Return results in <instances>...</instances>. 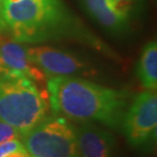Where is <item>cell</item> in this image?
Returning a JSON list of instances; mask_svg holds the SVG:
<instances>
[{
    "label": "cell",
    "instance_id": "6da1fadb",
    "mask_svg": "<svg viewBox=\"0 0 157 157\" xmlns=\"http://www.w3.org/2000/svg\"><path fill=\"white\" fill-rule=\"evenodd\" d=\"M48 101L54 115L76 122H99L110 128L121 125L131 94L81 77L47 78Z\"/></svg>",
    "mask_w": 157,
    "mask_h": 157
},
{
    "label": "cell",
    "instance_id": "7a4b0ae2",
    "mask_svg": "<svg viewBox=\"0 0 157 157\" xmlns=\"http://www.w3.org/2000/svg\"><path fill=\"white\" fill-rule=\"evenodd\" d=\"M3 18L17 42H41L81 32L61 0H5Z\"/></svg>",
    "mask_w": 157,
    "mask_h": 157
},
{
    "label": "cell",
    "instance_id": "3957f363",
    "mask_svg": "<svg viewBox=\"0 0 157 157\" xmlns=\"http://www.w3.org/2000/svg\"><path fill=\"white\" fill-rule=\"evenodd\" d=\"M48 94L21 74L0 75V119L13 127L21 137L47 117Z\"/></svg>",
    "mask_w": 157,
    "mask_h": 157
},
{
    "label": "cell",
    "instance_id": "277c9868",
    "mask_svg": "<svg viewBox=\"0 0 157 157\" xmlns=\"http://www.w3.org/2000/svg\"><path fill=\"white\" fill-rule=\"evenodd\" d=\"M21 141L32 157H81L76 127L58 115L44 118Z\"/></svg>",
    "mask_w": 157,
    "mask_h": 157
},
{
    "label": "cell",
    "instance_id": "5b68a950",
    "mask_svg": "<svg viewBox=\"0 0 157 157\" xmlns=\"http://www.w3.org/2000/svg\"><path fill=\"white\" fill-rule=\"evenodd\" d=\"M128 142L133 147H146L156 140L157 95L146 90L138 94L130 103L121 122Z\"/></svg>",
    "mask_w": 157,
    "mask_h": 157
},
{
    "label": "cell",
    "instance_id": "8992f818",
    "mask_svg": "<svg viewBox=\"0 0 157 157\" xmlns=\"http://www.w3.org/2000/svg\"><path fill=\"white\" fill-rule=\"evenodd\" d=\"M30 60L36 64L47 78L50 77H90L96 70L89 62L73 53L48 46L27 48Z\"/></svg>",
    "mask_w": 157,
    "mask_h": 157
},
{
    "label": "cell",
    "instance_id": "52a82bcc",
    "mask_svg": "<svg viewBox=\"0 0 157 157\" xmlns=\"http://www.w3.org/2000/svg\"><path fill=\"white\" fill-rule=\"evenodd\" d=\"M3 74H21L34 82L47 80L46 75L30 60L27 48L6 39L0 45V75Z\"/></svg>",
    "mask_w": 157,
    "mask_h": 157
},
{
    "label": "cell",
    "instance_id": "ba28073f",
    "mask_svg": "<svg viewBox=\"0 0 157 157\" xmlns=\"http://www.w3.org/2000/svg\"><path fill=\"white\" fill-rule=\"evenodd\" d=\"M81 157H115V141L110 132L93 122L76 128Z\"/></svg>",
    "mask_w": 157,
    "mask_h": 157
},
{
    "label": "cell",
    "instance_id": "9c48e42d",
    "mask_svg": "<svg viewBox=\"0 0 157 157\" xmlns=\"http://www.w3.org/2000/svg\"><path fill=\"white\" fill-rule=\"evenodd\" d=\"M85 11L103 29L113 34L128 30V17L118 11L111 0H81Z\"/></svg>",
    "mask_w": 157,
    "mask_h": 157
},
{
    "label": "cell",
    "instance_id": "30bf717a",
    "mask_svg": "<svg viewBox=\"0 0 157 157\" xmlns=\"http://www.w3.org/2000/svg\"><path fill=\"white\" fill-rule=\"evenodd\" d=\"M137 77L146 90L157 89V43L151 41L144 46L137 65Z\"/></svg>",
    "mask_w": 157,
    "mask_h": 157
},
{
    "label": "cell",
    "instance_id": "8fae6325",
    "mask_svg": "<svg viewBox=\"0 0 157 157\" xmlns=\"http://www.w3.org/2000/svg\"><path fill=\"white\" fill-rule=\"evenodd\" d=\"M10 140H21V135L13 127L0 119V144Z\"/></svg>",
    "mask_w": 157,
    "mask_h": 157
},
{
    "label": "cell",
    "instance_id": "7c38bea8",
    "mask_svg": "<svg viewBox=\"0 0 157 157\" xmlns=\"http://www.w3.org/2000/svg\"><path fill=\"white\" fill-rule=\"evenodd\" d=\"M111 1L118 11L130 17L131 10L133 9V4L136 2V0H111Z\"/></svg>",
    "mask_w": 157,
    "mask_h": 157
},
{
    "label": "cell",
    "instance_id": "4fadbf2b",
    "mask_svg": "<svg viewBox=\"0 0 157 157\" xmlns=\"http://www.w3.org/2000/svg\"><path fill=\"white\" fill-rule=\"evenodd\" d=\"M4 157H32V156L29 154V152L27 151V149L25 148L24 145H21L18 148L13 150V151L9 152Z\"/></svg>",
    "mask_w": 157,
    "mask_h": 157
},
{
    "label": "cell",
    "instance_id": "5bb4252c",
    "mask_svg": "<svg viewBox=\"0 0 157 157\" xmlns=\"http://www.w3.org/2000/svg\"><path fill=\"white\" fill-rule=\"evenodd\" d=\"M5 0H0V32L6 30L5 21L3 18V6H4Z\"/></svg>",
    "mask_w": 157,
    "mask_h": 157
},
{
    "label": "cell",
    "instance_id": "9a60e30c",
    "mask_svg": "<svg viewBox=\"0 0 157 157\" xmlns=\"http://www.w3.org/2000/svg\"><path fill=\"white\" fill-rule=\"evenodd\" d=\"M4 40H5V38H4V37H3V36L1 35V34H0V45H1V43H2Z\"/></svg>",
    "mask_w": 157,
    "mask_h": 157
},
{
    "label": "cell",
    "instance_id": "2e32d148",
    "mask_svg": "<svg viewBox=\"0 0 157 157\" xmlns=\"http://www.w3.org/2000/svg\"><path fill=\"white\" fill-rule=\"evenodd\" d=\"M8 2H18V1H21V0H6Z\"/></svg>",
    "mask_w": 157,
    "mask_h": 157
}]
</instances>
